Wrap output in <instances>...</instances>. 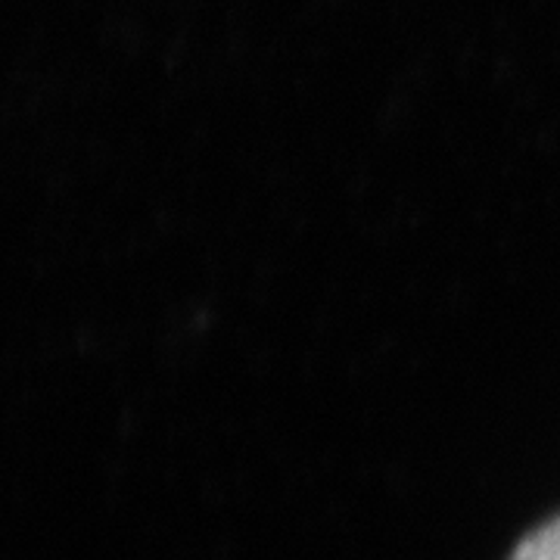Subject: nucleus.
Returning <instances> with one entry per match:
<instances>
[{"label": "nucleus", "mask_w": 560, "mask_h": 560, "mask_svg": "<svg viewBox=\"0 0 560 560\" xmlns=\"http://www.w3.org/2000/svg\"><path fill=\"white\" fill-rule=\"evenodd\" d=\"M508 560H560V514L536 526Z\"/></svg>", "instance_id": "f257e3e1"}]
</instances>
